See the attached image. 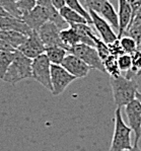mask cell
Returning a JSON list of instances; mask_svg holds the SVG:
<instances>
[{"label":"cell","mask_w":141,"mask_h":151,"mask_svg":"<svg viewBox=\"0 0 141 151\" xmlns=\"http://www.w3.org/2000/svg\"><path fill=\"white\" fill-rule=\"evenodd\" d=\"M110 84L117 108L127 106L130 101L136 99L138 83L135 78L129 79L122 74L118 77H110Z\"/></svg>","instance_id":"1"},{"label":"cell","mask_w":141,"mask_h":151,"mask_svg":"<svg viewBox=\"0 0 141 151\" xmlns=\"http://www.w3.org/2000/svg\"><path fill=\"white\" fill-rule=\"evenodd\" d=\"M115 126L112 142L109 151H125L133 147L131 142L132 129L125 124L122 116L121 108H117L115 111Z\"/></svg>","instance_id":"2"},{"label":"cell","mask_w":141,"mask_h":151,"mask_svg":"<svg viewBox=\"0 0 141 151\" xmlns=\"http://www.w3.org/2000/svg\"><path fill=\"white\" fill-rule=\"evenodd\" d=\"M32 59L27 58L18 50H15L14 59L2 80L15 85L19 81L32 78Z\"/></svg>","instance_id":"3"},{"label":"cell","mask_w":141,"mask_h":151,"mask_svg":"<svg viewBox=\"0 0 141 151\" xmlns=\"http://www.w3.org/2000/svg\"><path fill=\"white\" fill-rule=\"evenodd\" d=\"M32 78L38 81L48 90L52 91L51 83V62L44 53L32 61Z\"/></svg>","instance_id":"4"},{"label":"cell","mask_w":141,"mask_h":151,"mask_svg":"<svg viewBox=\"0 0 141 151\" xmlns=\"http://www.w3.org/2000/svg\"><path fill=\"white\" fill-rule=\"evenodd\" d=\"M69 53L80 58L91 69L101 72H106L105 66H104L101 57L99 56L98 51L92 46L85 45V44H78V45H75L69 49Z\"/></svg>","instance_id":"5"},{"label":"cell","mask_w":141,"mask_h":151,"mask_svg":"<svg viewBox=\"0 0 141 151\" xmlns=\"http://www.w3.org/2000/svg\"><path fill=\"white\" fill-rule=\"evenodd\" d=\"M76 77L70 74L62 65L51 64V83H52V94L60 96Z\"/></svg>","instance_id":"6"},{"label":"cell","mask_w":141,"mask_h":151,"mask_svg":"<svg viewBox=\"0 0 141 151\" xmlns=\"http://www.w3.org/2000/svg\"><path fill=\"white\" fill-rule=\"evenodd\" d=\"M124 108L129 122V127L132 129L135 135L133 146H138V142L141 138V104L138 99H135Z\"/></svg>","instance_id":"7"},{"label":"cell","mask_w":141,"mask_h":151,"mask_svg":"<svg viewBox=\"0 0 141 151\" xmlns=\"http://www.w3.org/2000/svg\"><path fill=\"white\" fill-rule=\"evenodd\" d=\"M52 7H54V6H52ZM50 8L51 7L47 8V7H44V6L36 5L32 10L22 13L20 18L31 27L32 31L38 32L39 29L46 22H49Z\"/></svg>","instance_id":"8"},{"label":"cell","mask_w":141,"mask_h":151,"mask_svg":"<svg viewBox=\"0 0 141 151\" xmlns=\"http://www.w3.org/2000/svg\"><path fill=\"white\" fill-rule=\"evenodd\" d=\"M60 31L61 29L54 22H46L37 32H38L41 41L43 42L45 48L52 47V46H60V47L66 49L65 45L60 38Z\"/></svg>","instance_id":"9"},{"label":"cell","mask_w":141,"mask_h":151,"mask_svg":"<svg viewBox=\"0 0 141 151\" xmlns=\"http://www.w3.org/2000/svg\"><path fill=\"white\" fill-rule=\"evenodd\" d=\"M45 49V46L41 41L38 32H33L29 36H27L25 41L17 48V50L24 56H27V58L33 60L38 56L44 54Z\"/></svg>","instance_id":"10"},{"label":"cell","mask_w":141,"mask_h":151,"mask_svg":"<svg viewBox=\"0 0 141 151\" xmlns=\"http://www.w3.org/2000/svg\"><path fill=\"white\" fill-rule=\"evenodd\" d=\"M88 12L91 18L92 25H94V29L98 31L101 40L105 42L106 44H110V43H112V42L116 41L118 39L117 34L114 32L113 27H111V24H109L107 20L104 19L98 12H96V11L88 10Z\"/></svg>","instance_id":"11"},{"label":"cell","mask_w":141,"mask_h":151,"mask_svg":"<svg viewBox=\"0 0 141 151\" xmlns=\"http://www.w3.org/2000/svg\"><path fill=\"white\" fill-rule=\"evenodd\" d=\"M61 65L69 73L72 74L74 77H76V79L84 78L89 73V71L91 70V67L86 63H84L80 58L71 54V53H68L66 55L65 59L63 60Z\"/></svg>","instance_id":"12"},{"label":"cell","mask_w":141,"mask_h":151,"mask_svg":"<svg viewBox=\"0 0 141 151\" xmlns=\"http://www.w3.org/2000/svg\"><path fill=\"white\" fill-rule=\"evenodd\" d=\"M0 29L1 31H14L25 36H29L34 31H32L20 17H15L12 15L2 16L0 17Z\"/></svg>","instance_id":"13"},{"label":"cell","mask_w":141,"mask_h":151,"mask_svg":"<svg viewBox=\"0 0 141 151\" xmlns=\"http://www.w3.org/2000/svg\"><path fill=\"white\" fill-rule=\"evenodd\" d=\"M119 3V10H118V17H119V31H118V39L122 38L126 34L129 24L132 19V9L129 5L127 0H118Z\"/></svg>","instance_id":"14"},{"label":"cell","mask_w":141,"mask_h":151,"mask_svg":"<svg viewBox=\"0 0 141 151\" xmlns=\"http://www.w3.org/2000/svg\"><path fill=\"white\" fill-rule=\"evenodd\" d=\"M99 14H100L104 19L107 20L109 24H111V27H112L115 31H117V34H118V31H119V17H118V13H117L116 9L114 8L113 4L111 3L109 0L104 4L103 7L101 8Z\"/></svg>","instance_id":"15"},{"label":"cell","mask_w":141,"mask_h":151,"mask_svg":"<svg viewBox=\"0 0 141 151\" xmlns=\"http://www.w3.org/2000/svg\"><path fill=\"white\" fill-rule=\"evenodd\" d=\"M60 15L63 17V19L68 24V25H72V24H88V20L80 14L79 12H77L74 9L70 8L69 6L65 5L64 7H62L59 10Z\"/></svg>","instance_id":"16"},{"label":"cell","mask_w":141,"mask_h":151,"mask_svg":"<svg viewBox=\"0 0 141 151\" xmlns=\"http://www.w3.org/2000/svg\"><path fill=\"white\" fill-rule=\"evenodd\" d=\"M69 27H73L74 31L78 34V36H79V38H80V41H81V44H85V45H89V46L94 47V36L96 34L92 32L91 24H76L69 25Z\"/></svg>","instance_id":"17"},{"label":"cell","mask_w":141,"mask_h":151,"mask_svg":"<svg viewBox=\"0 0 141 151\" xmlns=\"http://www.w3.org/2000/svg\"><path fill=\"white\" fill-rule=\"evenodd\" d=\"M27 38V36H25L24 34H20L18 32L1 31L0 29V40L6 42L8 45H10L15 50H17V48L24 43Z\"/></svg>","instance_id":"18"},{"label":"cell","mask_w":141,"mask_h":151,"mask_svg":"<svg viewBox=\"0 0 141 151\" xmlns=\"http://www.w3.org/2000/svg\"><path fill=\"white\" fill-rule=\"evenodd\" d=\"M68 53L69 52L65 48L60 47V46H52V47H47L45 49V54L47 55L51 64L61 65Z\"/></svg>","instance_id":"19"},{"label":"cell","mask_w":141,"mask_h":151,"mask_svg":"<svg viewBox=\"0 0 141 151\" xmlns=\"http://www.w3.org/2000/svg\"><path fill=\"white\" fill-rule=\"evenodd\" d=\"M60 38H61L63 44L65 45L67 51L69 52V49L75 45L81 44L80 38L78 36V34L74 31V29L71 27H68L60 31Z\"/></svg>","instance_id":"20"},{"label":"cell","mask_w":141,"mask_h":151,"mask_svg":"<svg viewBox=\"0 0 141 151\" xmlns=\"http://www.w3.org/2000/svg\"><path fill=\"white\" fill-rule=\"evenodd\" d=\"M15 56L14 51H5L0 53V79H3L4 75L7 72L9 66L12 63Z\"/></svg>","instance_id":"21"},{"label":"cell","mask_w":141,"mask_h":151,"mask_svg":"<svg viewBox=\"0 0 141 151\" xmlns=\"http://www.w3.org/2000/svg\"><path fill=\"white\" fill-rule=\"evenodd\" d=\"M103 63L105 66L106 72L110 74V77H118V76L122 75L119 66H118V60L116 56H109L107 59L104 60Z\"/></svg>","instance_id":"22"},{"label":"cell","mask_w":141,"mask_h":151,"mask_svg":"<svg viewBox=\"0 0 141 151\" xmlns=\"http://www.w3.org/2000/svg\"><path fill=\"white\" fill-rule=\"evenodd\" d=\"M130 55L132 58V67H131L130 71L125 74L124 76H126L129 79H132L138 75V72L141 70V51L137 49Z\"/></svg>","instance_id":"23"},{"label":"cell","mask_w":141,"mask_h":151,"mask_svg":"<svg viewBox=\"0 0 141 151\" xmlns=\"http://www.w3.org/2000/svg\"><path fill=\"white\" fill-rule=\"evenodd\" d=\"M94 48L98 51L99 56L101 57V61L106 60L109 56H111V53H110V51H109L108 44H106L105 42L101 40V38H99L96 35L94 36Z\"/></svg>","instance_id":"24"},{"label":"cell","mask_w":141,"mask_h":151,"mask_svg":"<svg viewBox=\"0 0 141 151\" xmlns=\"http://www.w3.org/2000/svg\"><path fill=\"white\" fill-rule=\"evenodd\" d=\"M117 60H118V66H119L121 73L123 75L128 73L130 71L131 67H132V58H131V55L124 53V54L118 56Z\"/></svg>","instance_id":"25"},{"label":"cell","mask_w":141,"mask_h":151,"mask_svg":"<svg viewBox=\"0 0 141 151\" xmlns=\"http://www.w3.org/2000/svg\"><path fill=\"white\" fill-rule=\"evenodd\" d=\"M0 6L4 8L10 15L15 17H22V13L18 9L17 2L14 0H0Z\"/></svg>","instance_id":"26"},{"label":"cell","mask_w":141,"mask_h":151,"mask_svg":"<svg viewBox=\"0 0 141 151\" xmlns=\"http://www.w3.org/2000/svg\"><path fill=\"white\" fill-rule=\"evenodd\" d=\"M120 43H121L122 49H123L124 53L126 54H132L134 51L137 50V44H136L135 40L129 36H123L122 38L119 39Z\"/></svg>","instance_id":"27"},{"label":"cell","mask_w":141,"mask_h":151,"mask_svg":"<svg viewBox=\"0 0 141 151\" xmlns=\"http://www.w3.org/2000/svg\"><path fill=\"white\" fill-rule=\"evenodd\" d=\"M65 3H66L67 6H69L70 8L74 9V10L77 11V12H79L82 16H84V17L88 20L89 24H92L91 18V15H89L88 10H86V9L83 7V6L81 5V3L79 2V0H65Z\"/></svg>","instance_id":"28"},{"label":"cell","mask_w":141,"mask_h":151,"mask_svg":"<svg viewBox=\"0 0 141 151\" xmlns=\"http://www.w3.org/2000/svg\"><path fill=\"white\" fill-rule=\"evenodd\" d=\"M18 9L22 11V13L32 10L37 5L36 0H18L17 2Z\"/></svg>","instance_id":"29"},{"label":"cell","mask_w":141,"mask_h":151,"mask_svg":"<svg viewBox=\"0 0 141 151\" xmlns=\"http://www.w3.org/2000/svg\"><path fill=\"white\" fill-rule=\"evenodd\" d=\"M108 47H109V51H110L111 55L118 57V56L124 54V51H123V49H122V46H121V43H120L119 39H117L116 41L112 42V43L108 44Z\"/></svg>","instance_id":"30"},{"label":"cell","mask_w":141,"mask_h":151,"mask_svg":"<svg viewBox=\"0 0 141 151\" xmlns=\"http://www.w3.org/2000/svg\"><path fill=\"white\" fill-rule=\"evenodd\" d=\"M108 0H85V4L88 7V10H94L96 12H100L101 8Z\"/></svg>","instance_id":"31"},{"label":"cell","mask_w":141,"mask_h":151,"mask_svg":"<svg viewBox=\"0 0 141 151\" xmlns=\"http://www.w3.org/2000/svg\"><path fill=\"white\" fill-rule=\"evenodd\" d=\"M127 1H128L129 5H130L131 9H132V19H133L135 13L137 12V10L141 6V0H127Z\"/></svg>","instance_id":"32"},{"label":"cell","mask_w":141,"mask_h":151,"mask_svg":"<svg viewBox=\"0 0 141 151\" xmlns=\"http://www.w3.org/2000/svg\"><path fill=\"white\" fill-rule=\"evenodd\" d=\"M141 24V6H140V8L137 10V12L135 13V15H134L133 19L131 20L129 27L132 25V24Z\"/></svg>","instance_id":"33"},{"label":"cell","mask_w":141,"mask_h":151,"mask_svg":"<svg viewBox=\"0 0 141 151\" xmlns=\"http://www.w3.org/2000/svg\"><path fill=\"white\" fill-rule=\"evenodd\" d=\"M15 49H13L10 45H8L6 42L0 40V53L5 52V51H14Z\"/></svg>","instance_id":"34"},{"label":"cell","mask_w":141,"mask_h":151,"mask_svg":"<svg viewBox=\"0 0 141 151\" xmlns=\"http://www.w3.org/2000/svg\"><path fill=\"white\" fill-rule=\"evenodd\" d=\"M51 2H52L53 6H54L57 10H60L62 7H64V6L66 5L65 0H51Z\"/></svg>","instance_id":"35"},{"label":"cell","mask_w":141,"mask_h":151,"mask_svg":"<svg viewBox=\"0 0 141 151\" xmlns=\"http://www.w3.org/2000/svg\"><path fill=\"white\" fill-rule=\"evenodd\" d=\"M37 1V5H40V6H44V7H52L53 4L51 2V0H36Z\"/></svg>","instance_id":"36"},{"label":"cell","mask_w":141,"mask_h":151,"mask_svg":"<svg viewBox=\"0 0 141 151\" xmlns=\"http://www.w3.org/2000/svg\"><path fill=\"white\" fill-rule=\"evenodd\" d=\"M7 15H10V14H9L5 9L2 8L1 6H0V17H2V16H7Z\"/></svg>","instance_id":"37"},{"label":"cell","mask_w":141,"mask_h":151,"mask_svg":"<svg viewBox=\"0 0 141 151\" xmlns=\"http://www.w3.org/2000/svg\"><path fill=\"white\" fill-rule=\"evenodd\" d=\"M125 151H141L140 149H139V147L138 146H133L131 149H128V150H125Z\"/></svg>","instance_id":"38"},{"label":"cell","mask_w":141,"mask_h":151,"mask_svg":"<svg viewBox=\"0 0 141 151\" xmlns=\"http://www.w3.org/2000/svg\"><path fill=\"white\" fill-rule=\"evenodd\" d=\"M136 99H138V101H139L140 104H141V92L137 91V93H136Z\"/></svg>","instance_id":"39"},{"label":"cell","mask_w":141,"mask_h":151,"mask_svg":"<svg viewBox=\"0 0 141 151\" xmlns=\"http://www.w3.org/2000/svg\"><path fill=\"white\" fill-rule=\"evenodd\" d=\"M140 75H141V70H140L139 72H138V75H137V76H140Z\"/></svg>","instance_id":"40"},{"label":"cell","mask_w":141,"mask_h":151,"mask_svg":"<svg viewBox=\"0 0 141 151\" xmlns=\"http://www.w3.org/2000/svg\"><path fill=\"white\" fill-rule=\"evenodd\" d=\"M14 1H15V2H17V1H18V0H14Z\"/></svg>","instance_id":"41"}]
</instances>
